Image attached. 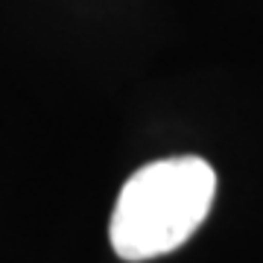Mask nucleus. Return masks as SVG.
Returning <instances> with one entry per match:
<instances>
[{"label": "nucleus", "mask_w": 263, "mask_h": 263, "mask_svg": "<svg viewBox=\"0 0 263 263\" xmlns=\"http://www.w3.org/2000/svg\"><path fill=\"white\" fill-rule=\"evenodd\" d=\"M216 173L196 155L152 161L132 173L114 205L108 237L117 257L152 260L184 246L211 214Z\"/></svg>", "instance_id": "f257e3e1"}]
</instances>
